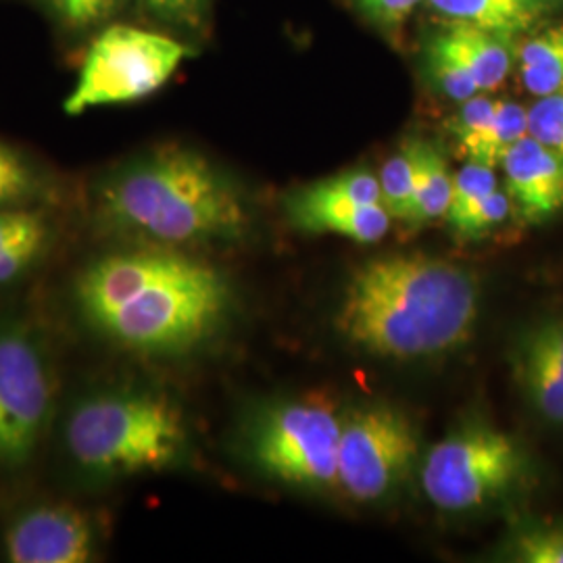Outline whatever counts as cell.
I'll return each mask as SVG.
<instances>
[{"instance_id":"obj_1","label":"cell","mask_w":563,"mask_h":563,"mask_svg":"<svg viewBox=\"0 0 563 563\" xmlns=\"http://www.w3.org/2000/svg\"><path fill=\"white\" fill-rule=\"evenodd\" d=\"M81 318L107 341L144 355H178L209 339L230 309L222 274L163 246L113 251L74 286Z\"/></svg>"},{"instance_id":"obj_2","label":"cell","mask_w":563,"mask_h":563,"mask_svg":"<svg viewBox=\"0 0 563 563\" xmlns=\"http://www.w3.org/2000/svg\"><path fill=\"white\" fill-rule=\"evenodd\" d=\"M481 284L472 269L428 255L363 263L344 286L336 328L365 353L420 360L472 339Z\"/></svg>"},{"instance_id":"obj_3","label":"cell","mask_w":563,"mask_h":563,"mask_svg":"<svg viewBox=\"0 0 563 563\" xmlns=\"http://www.w3.org/2000/svg\"><path fill=\"white\" fill-rule=\"evenodd\" d=\"M95 205L113 232L162 246L239 241L251 225L239 186L205 155L180 144L113 167L99 181Z\"/></svg>"},{"instance_id":"obj_4","label":"cell","mask_w":563,"mask_h":563,"mask_svg":"<svg viewBox=\"0 0 563 563\" xmlns=\"http://www.w3.org/2000/svg\"><path fill=\"white\" fill-rule=\"evenodd\" d=\"M69 460L92 481L157 472L180 460L186 428L159 395L109 388L81 397L65 422Z\"/></svg>"},{"instance_id":"obj_5","label":"cell","mask_w":563,"mask_h":563,"mask_svg":"<svg viewBox=\"0 0 563 563\" xmlns=\"http://www.w3.org/2000/svg\"><path fill=\"white\" fill-rule=\"evenodd\" d=\"M188 55V46L172 36L111 23L90 42L63 111L76 118L90 109L142 101L163 88Z\"/></svg>"},{"instance_id":"obj_6","label":"cell","mask_w":563,"mask_h":563,"mask_svg":"<svg viewBox=\"0 0 563 563\" xmlns=\"http://www.w3.org/2000/svg\"><path fill=\"white\" fill-rule=\"evenodd\" d=\"M522 474L523 453L511 437L488 423L465 422L426 453L423 495L444 511H470L504 497Z\"/></svg>"},{"instance_id":"obj_7","label":"cell","mask_w":563,"mask_h":563,"mask_svg":"<svg viewBox=\"0 0 563 563\" xmlns=\"http://www.w3.org/2000/svg\"><path fill=\"white\" fill-rule=\"evenodd\" d=\"M342 418L325 401H284L262 409L246 432L251 462L295 486L336 484Z\"/></svg>"},{"instance_id":"obj_8","label":"cell","mask_w":563,"mask_h":563,"mask_svg":"<svg viewBox=\"0 0 563 563\" xmlns=\"http://www.w3.org/2000/svg\"><path fill=\"white\" fill-rule=\"evenodd\" d=\"M418 453V428L401 409H355L342 418L336 484L355 501H380L405 481Z\"/></svg>"},{"instance_id":"obj_9","label":"cell","mask_w":563,"mask_h":563,"mask_svg":"<svg viewBox=\"0 0 563 563\" xmlns=\"http://www.w3.org/2000/svg\"><path fill=\"white\" fill-rule=\"evenodd\" d=\"M55 402L41 341L23 325H0V465L32 460Z\"/></svg>"},{"instance_id":"obj_10","label":"cell","mask_w":563,"mask_h":563,"mask_svg":"<svg viewBox=\"0 0 563 563\" xmlns=\"http://www.w3.org/2000/svg\"><path fill=\"white\" fill-rule=\"evenodd\" d=\"M2 549L11 563H86L97 553V532L76 507L36 505L7 526Z\"/></svg>"},{"instance_id":"obj_11","label":"cell","mask_w":563,"mask_h":563,"mask_svg":"<svg viewBox=\"0 0 563 563\" xmlns=\"http://www.w3.org/2000/svg\"><path fill=\"white\" fill-rule=\"evenodd\" d=\"M511 213L523 225H539L563 211V155L532 136L516 142L504 163Z\"/></svg>"},{"instance_id":"obj_12","label":"cell","mask_w":563,"mask_h":563,"mask_svg":"<svg viewBox=\"0 0 563 563\" xmlns=\"http://www.w3.org/2000/svg\"><path fill=\"white\" fill-rule=\"evenodd\" d=\"M511 372L528 405L547 422L563 423V318L523 330L511 349Z\"/></svg>"},{"instance_id":"obj_13","label":"cell","mask_w":563,"mask_h":563,"mask_svg":"<svg viewBox=\"0 0 563 563\" xmlns=\"http://www.w3.org/2000/svg\"><path fill=\"white\" fill-rule=\"evenodd\" d=\"M286 211L290 222L305 232H330L349 241L372 244L383 241L390 230L393 218L384 205H360V202L323 199L311 195L307 188L288 197Z\"/></svg>"},{"instance_id":"obj_14","label":"cell","mask_w":563,"mask_h":563,"mask_svg":"<svg viewBox=\"0 0 563 563\" xmlns=\"http://www.w3.org/2000/svg\"><path fill=\"white\" fill-rule=\"evenodd\" d=\"M449 21H460L514 41L530 32L562 0H426Z\"/></svg>"},{"instance_id":"obj_15","label":"cell","mask_w":563,"mask_h":563,"mask_svg":"<svg viewBox=\"0 0 563 563\" xmlns=\"http://www.w3.org/2000/svg\"><path fill=\"white\" fill-rule=\"evenodd\" d=\"M441 36L462 60L481 92L499 88L514 69V41L460 21H449V25L441 30Z\"/></svg>"},{"instance_id":"obj_16","label":"cell","mask_w":563,"mask_h":563,"mask_svg":"<svg viewBox=\"0 0 563 563\" xmlns=\"http://www.w3.org/2000/svg\"><path fill=\"white\" fill-rule=\"evenodd\" d=\"M453 174L444 157L443 148L434 142H418V162H416V181H413V201L407 225L420 228L434 220H444L451 192Z\"/></svg>"},{"instance_id":"obj_17","label":"cell","mask_w":563,"mask_h":563,"mask_svg":"<svg viewBox=\"0 0 563 563\" xmlns=\"http://www.w3.org/2000/svg\"><path fill=\"white\" fill-rule=\"evenodd\" d=\"M48 242V228L38 213L20 207L0 209V284L13 282L36 262Z\"/></svg>"},{"instance_id":"obj_18","label":"cell","mask_w":563,"mask_h":563,"mask_svg":"<svg viewBox=\"0 0 563 563\" xmlns=\"http://www.w3.org/2000/svg\"><path fill=\"white\" fill-rule=\"evenodd\" d=\"M518 71L532 97H544L563 88V25L534 32L518 46Z\"/></svg>"},{"instance_id":"obj_19","label":"cell","mask_w":563,"mask_h":563,"mask_svg":"<svg viewBox=\"0 0 563 563\" xmlns=\"http://www.w3.org/2000/svg\"><path fill=\"white\" fill-rule=\"evenodd\" d=\"M528 136V109L520 102L499 99L493 118L484 125L483 132L472 142L463 157L467 162L483 163L493 169L501 167L505 155L516 142Z\"/></svg>"},{"instance_id":"obj_20","label":"cell","mask_w":563,"mask_h":563,"mask_svg":"<svg viewBox=\"0 0 563 563\" xmlns=\"http://www.w3.org/2000/svg\"><path fill=\"white\" fill-rule=\"evenodd\" d=\"M418 142L420 139H405L397 153L384 163L380 172V192L384 209L393 220L407 223L413 201V181H416V162H418Z\"/></svg>"},{"instance_id":"obj_21","label":"cell","mask_w":563,"mask_h":563,"mask_svg":"<svg viewBox=\"0 0 563 563\" xmlns=\"http://www.w3.org/2000/svg\"><path fill=\"white\" fill-rule=\"evenodd\" d=\"M423 67L430 84L451 101L463 102L481 95L476 81L443 41L441 32H434V36L428 42L423 53Z\"/></svg>"},{"instance_id":"obj_22","label":"cell","mask_w":563,"mask_h":563,"mask_svg":"<svg viewBox=\"0 0 563 563\" xmlns=\"http://www.w3.org/2000/svg\"><path fill=\"white\" fill-rule=\"evenodd\" d=\"M505 558L520 563H563V522L518 526L507 539Z\"/></svg>"},{"instance_id":"obj_23","label":"cell","mask_w":563,"mask_h":563,"mask_svg":"<svg viewBox=\"0 0 563 563\" xmlns=\"http://www.w3.org/2000/svg\"><path fill=\"white\" fill-rule=\"evenodd\" d=\"M497 188H499V180L493 167L483 163H465L453 178V192H451V202H449L444 222L449 223V228L457 225Z\"/></svg>"},{"instance_id":"obj_24","label":"cell","mask_w":563,"mask_h":563,"mask_svg":"<svg viewBox=\"0 0 563 563\" xmlns=\"http://www.w3.org/2000/svg\"><path fill=\"white\" fill-rule=\"evenodd\" d=\"M41 192V180L34 167L15 153L0 144V209H13L36 199Z\"/></svg>"},{"instance_id":"obj_25","label":"cell","mask_w":563,"mask_h":563,"mask_svg":"<svg viewBox=\"0 0 563 563\" xmlns=\"http://www.w3.org/2000/svg\"><path fill=\"white\" fill-rule=\"evenodd\" d=\"M311 195L323 199H339V201L360 202V205H383L380 192V178L367 169H351L342 172L339 176H330L325 180L316 181L305 186Z\"/></svg>"},{"instance_id":"obj_26","label":"cell","mask_w":563,"mask_h":563,"mask_svg":"<svg viewBox=\"0 0 563 563\" xmlns=\"http://www.w3.org/2000/svg\"><path fill=\"white\" fill-rule=\"evenodd\" d=\"M51 18L69 32L99 27L121 7L123 0H42Z\"/></svg>"},{"instance_id":"obj_27","label":"cell","mask_w":563,"mask_h":563,"mask_svg":"<svg viewBox=\"0 0 563 563\" xmlns=\"http://www.w3.org/2000/svg\"><path fill=\"white\" fill-rule=\"evenodd\" d=\"M528 136L563 155V88L528 107Z\"/></svg>"},{"instance_id":"obj_28","label":"cell","mask_w":563,"mask_h":563,"mask_svg":"<svg viewBox=\"0 0 563 563\" xmlns=\"http://www.w3.org/2000/svg\"><path fill=\"white\" fill-rule=\"evenodd\" d=\"M497 101L488 95H476L467 101L460 102L457 113L449 120L446 128L451 132V136L457 141V148L460 153H465V148L476 141V136L484 130V125L493 118L495 109H497Z\"/></svg>"},{"instance_id":"obj_29","label":"cell","mask_w":563,"mask_h":563,"mask_svg":"<svg viewBox=\"0 0 563 563\" xmlns=\"http://www.w3.org/2000/svg\"><path fill=\"white\" fill-rule=\"evenodd\" d=\"M509 216H511L509 197L505 188L504 190L497 188L467 218H463L462 222L453 225L451 230L463 241H474V239H483L488 232L499 228Z\"/></svg>"},{"instance_id":"obj_30","label":"cell","mask_w":563,"mask_h":563,"mask_svg":"<svg viewBox=\"0 0 563 563\" xmlns=\"http://www.w3.org/2000/svg\"><path fill=\"white\" fill-rule=\"evenodd\" d=\"M365 20L380 32L395 36L423 0H351Z\"/></svg>"},{"instance_id":"obj_31","label":"cell","mask_w":563,"mask_h":563,"mask_svg":"<svg viewBox=\"0 0 563 563\" xmlns=\"http://www.w3.org/2000/svg\"><path fill=\"white\" fill-rule=\"evenodd\" d=\"M142 4L159 20L195 27L205 18L209 0H142Z\"/></svg>"}]
</instances>
